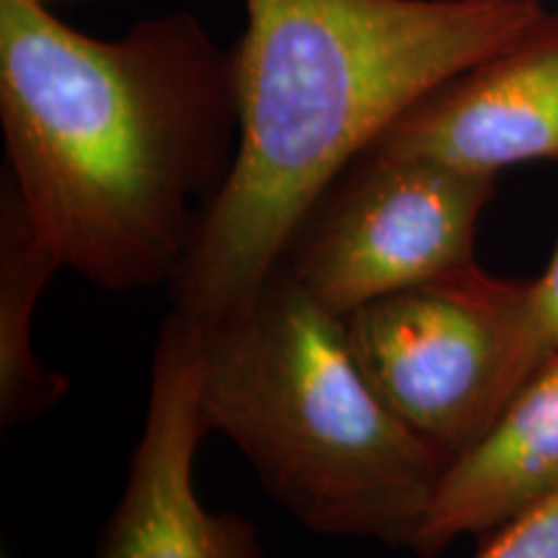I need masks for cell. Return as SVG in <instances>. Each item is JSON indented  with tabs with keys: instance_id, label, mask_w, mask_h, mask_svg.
Masks as SVG:
<instances>
[{
	"instance_id": "1",
	"label": "cell",
	"mask_w": 558,
	"mask_h": 558,
	"mask_svg": "<svg viewBox=\"0 0 558 558\" xmlns=\"http://www.w3.org/2000/svg\"><path fill=\"white\" fill-rule=\"evenodd\" d=\"M0 124L3 179L65 267L171 284L239 150L233 52L190 11L96 39L0 0Z\"/></svg>"
},
{
	"instance_id": "2",
	"label": "cell",
	"mask_w": 558,
	"mask_h": 558,
	"mask_svg": "<svg viewBox=\"0 0 558 558\" xmlns=\"http://www.w3.org/2000/svg\"><path fill=\"white\" fill-rule=\"evenodd\" d=\"M239 150L171 279L209 324L259 292L316 199L418 99L518 41L541 0H246Z\"/></svg>"
},
{
	"instance_id": "3",
	"label": "cell",
	"mask_w": 558,
	"mask_h": 558,
	"mask_svg": "<svg viewBox=\"0 0 558 558\" xmlns=\"http://www.w3.org/2000/svg\"><path fill=\"white\" fill-rule=\"evenodd\" d=\"M194 326L207 429L271 497L316 533L414 548L450 463L378 399L344 320L277 267L239 311Z\"/></svg>"
},
{
	"instance_id": "4",
	"label": "cell",
	"mask_w": 558,
	"mask_h": 558,
	"mask_svg": "<svg viewBox=\"0 0 558 558\" xmlns=\"http://www.w3.org/2000/svg\"><path fill=\"white\" fill-rule=\"evenodd\" d=\"M341 320L378 399L448 463L476 448L550 360L533 279L492 275L478 262Z\"/></svg>"
},
{
	"instance_id": "5",
	"label": "cell",
	"mask_w": 558,
	"mask_h": 558,
	"mask_svg": "<svg viewBox=\"0 0 558 558\" xmlns=\"http://www.w3.org/2000/svg\"><path fill=\"white\" fill-rule=\"evenodd\" d=\"M494 194L497 177L367 148L308 209L277 267L347 318L476 262L478 220Z\"/></svg>"
},
{
	"instance_id": "6",
	"label": "cell",
	"mask_w": 558,
	"mask_h": 558,
	"mask_svg": "<svg viewBox=\"0 0 558 558\" xmlns=\"http://www.w3.org/2000/svg\"><path fill=\"white\" fill-rule=\"evenodd\" d=\"M207 432L197 326L171 311L153 352L148 411L128 484L94 558H267L254 522L213 512L199 499L194 465Z\"/></svg>"
},
{
	"instance_id": "7",
	"label": "cell",
	"mask_w": 558,
	"mask_h": 558,
	"mask_svg": "<svg viewBox=\"0 0 558 558\" xmlns=\"http://www.w3.org/2000/svg\"><path fill=\"white\" fill-rule=\"evenodd\" d=\"M369 148L486 177L558 163V11L418 99Z\"/></svg>"
},
{
	"instance_id": "8",
	"label": "cell",
	"mask_w": 558,
	"mask_h": 558,
	"mask_svg": "<svg viewBox=\"0 0 558 558\" xmlns=\"http://www.w3.org/2000/svg\"><path fill=\"white\" fill-rule=\"evenodd\" d=\"M558 494V352L514 396L476 448L452 460L414 541L435 558Z\"/></svg>"
},
{
	"instance_id": "9",
	"label": "cell",
	"mask_w": 558,
	"mask_h": 558,
	"mask_svg": "<svg viewBox=\"0 0 558 558\" xmlns=\"http://www.w3.org/2000/svg\"><path fill=\"white\" fill-rule=\"evenodd\" d=\"M60 254L32 226L13 186L0 190V427L16 429L65 399L70 378L34 349V313Z\"/></svg>"
},
{
	"instance_id": "10",
	"label": "cell",
	"mask_w": 558,
	"mask_h": 558,
	"mask_svg": "<svg viewBox=\"0 0 558 558\" xmlns=\"http://www.w3.org/2000/svg\"><path fill=\"white\" fill-rule=\"evenodd\" d=\"M476 558H558V494L494 530Z\"/></svg>"
},
{
	"instance_id": "11",
	"label": "cell",
	"mask_w": 558,
	"mask_h": 558,
	"mask_svg": "<svg viewBox=\"0 0 558 558\" xmlns=\"http://www.w3.org/2000/svg\"><path fill=\"white\" fill-rule=\"evenodd\" d=\"M533 298L543 344H546L548 357H554L558 352V246L546 271L533 279Z\"/></svg>"
},
{
	"instance_id": "12",
	"label": "cell",
	"mask_w": 558,
	"mask_h": 558,
	"mask_svg": "<svg viewBox=\"0 0 558 558\" xmlns=\"http://www.w3.org/2000/svg\"><path fill=\"white\" fill-rule=\"evenodd\" d=\"M32 3H39V5H47V9H50V3H62V0H32Z\"/></svg>"
}]
</instances>
